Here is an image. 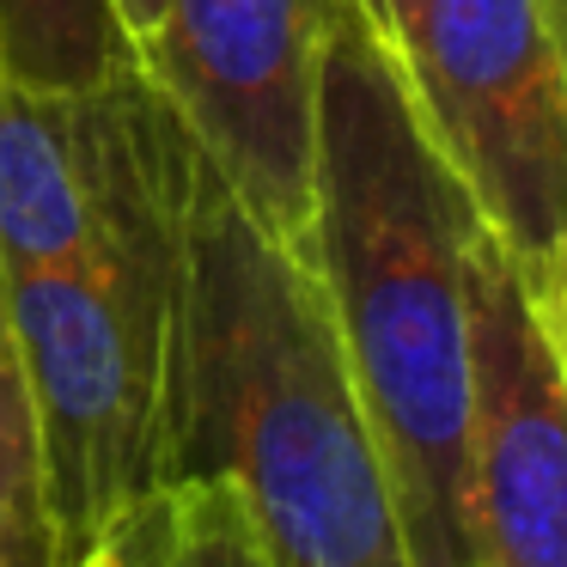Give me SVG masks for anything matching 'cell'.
Returning a JSON list of instances; mask_svg holds the SVG:
<instances>
[{
    "mask_svg": "<svg viewBox=\"0 0 567 567\" xmlns=\"http://www.w3.org/2000/svg\"><path fill=\"white\" fill-rule=\"evenodd\" d=\"M0 68L38 92H92L141 62L116 0H0Z\"/></svg>",
    "mask_w": 567,
    "mask_h": 567,
    "instance_id": "8",
    "label": "cell"
},
{
    "mask_svg": "<svg viewBox=\"0 0 567 567\" xmlns=\"http://www.w3.org/2000/svg\"><path fill=\"white\" fill-rule=\"evenodd\" d=\"M184 147V123L141 68L92 92H38L0 68V281L80 262Z\"/></svg>",
    "mask_w": 567,
    "mask_h": 567,
    "instance_id": "7",
    "label": "cell"
},
{
    "mask_svg": "<svg viewBox=\"0 0 567 567\" xmlns=\"http://www.w3.org/2000/svg\"><path fill=\"white\" fill-rule=\"evenodd\" d=\"M0 567H62L38 415H31V391L7 318H0Z\"/></svg>",
    "mask_w": 567,
    "mask_h": 567,
    "instance_id": "9",
    "label": "cell"
},
{
    "mask_svg": "<svg viewBox=\"0 0 567 567\" xmlns=\"http://www.w3.org/2000/svg\"><path fill=\"white\" fill-rule=\"evenodd\" d=\"M159 567H269L226 482L159 488Z\"/></svg>",
    "mask_w": 567,
    "mask_h": 567,
    "instance_id": "10",
    "label": "cell"
},
{
    "mask_svg": "<svg viewBox=\"0 0 567 567\" xmlns=\"http://www.w3.org/2000/svg\"><path fill=\"white\" fill-rule=\"evenodd\" d=\"M537 306H543V318H549V336H555V348H561V372H567V262H561L555 287L537 299Z\"/></svg>",
    "mask_w": 567,
    "mask_h": 567,
    "instance_id": "13",
    "label": "cell"
},
{
    "mask_svg": "<svg viewBox=\"0 0 567 567\" xmlns=\"http://www.w3.org/2000/svg\"><path fill=\"white\" fill-rule=\"evenodd\" d=\"M189 165L196 147L153 172L80 262L0 281V318L38 415L62 567L159 494Z\"/></svg>",
    "mask_w": 567,
    "mask_h": 567,
    "instance_id": "3",
    "label": "cell"
},
{
    "mask_svg": "<svg viewBox=\"0 0 567 567\" xmlns=\"http://www.w3.org/2000/svg\"><path fill=\"white\" fill-rule=\"evenodd\" d=\"M470 530L476 567H567V372L506 250L470 238Z\"/></svg>",
    "mask_w": 567,
    "mask_h": 567,
    "instance_id": "6",
    "label": "cell"
},
{
    "mask_svg": "<svg viewBox=\"0 0 567 567\" xmlns=\"http://www.w3.org/2000/svg\"><path fill=\"white\" fill-rule=\"evenodd\" d=\"M348 0H159L135 43L220 189L306 262L323 38Z\"/></svg>",
    "mask_w": 567,
    "mask_h": 567,
    "instance_id": "5",
    "label": "cell"
},
{
    "mask_svg": "<svg viewBox=\"0 0 567 567\" xmlns=\"http://www.w3.org/2000/svg\"><path fill=\"white\" fill-rule=\"evenodd\" d=\"M74 567H159V494H153L147 506H135V513H128L92 555H80Z\"/></svg>",
    "mask_w": 567,
    "mask_h": 567,
    "instance_id": "11",
    "label": "cell"
},
{
    "mask_svg": "<svg viewBox=\"0 0 567 567\" xmlns=\"http://www.w3.org/2000/svg\"><path fill=\"white\" fill-rule=\"evenodd\" d=\"M360 13V25L372 31V38L384 43L391 55H403L409 31H415V13H421V0H348Z\"/></svg>",
    "mask_w": 567,
    "mask_h": 567,
    "instance_id": "12",
    "label": "cell"
},
{
    "mask_svg": "<svg viewBox=\"0 0 567 567\" xmlns=\"http://www.w3.org/2000/svg\"><path fill=\"white\" fill-rule=\"evenodd\" d=\"M116 7H123V25H128V38H147V25L153 19H159V0H116Z\"/></svg>",
    "mask_w": 567,
    "mask_h": 567,
    "instance_id": "14",
    "label": "cell"
},
{
    "mask_svg": "<svg viewBox=\"0 0 567 567\" xmlns=\"http://www.w3.org/2000/svg\"><path fill=\"white\" fill-rule=\"evenodd\" d=\"M476 208L415 116L396 55L342 7L318 68L311 238L336 342L379 433L409 567H476L470 238Z\"/></svg>",
    "mask_w": 567,
    "mask_h": 567,
    "instance_id": "1",
    "label": "cell"
},
{
    "mask_svg": "<svg viewBox=\"0 0 567 567\" xmlns=\"http://www.w3.org/2000/svg\"><path fill=\"white\" fill-rule=\"evenodd\" d=\"M403 86L530 293L567 262V0H421Z\"/></svg>",
    "mask_w": 567,
    "mask_h": 567,
    "instance_id": "4",
    "label": "cell"
},
{
    "mask_svg": "<svg viewBox=\"0 0 567 567\" xmlns=\"http://www.w3.org/2000/svg\"><path fill=\"white\" fill-rule=\"evenodd\" d=\"M226 482L269 567H409L379 433L323 287L189 165L159 488Z\"/></svg>",
    "mask_w": 567,
    "mask_h": 567,
    "instance_id": "2",
    "label": "cell"
}]
</instances>
